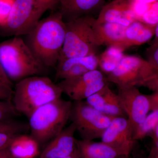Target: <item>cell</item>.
<instances>
[{"label":"cell","mask_w":158,"mask_h":158,"mask_svg":"<svg viewBox=\"0 0 158 158\" xmlns=\"http://www.w3.org/2000/svg\"><path fill=\"white\" fill-rule=\"evenodd\" d=\"M65 35V24L59 11L40 20L33 31L26 35V43L32 52L49 69L56 66Z\"/></svg>","instance_id":"obj_1"},{"label":"cell","mask_w":158,"mask_h":158,"mask_svg":"<svg viewBox=\"0 0 158 158\" xmlns=\"http://www.w3.org/2000/svg\"><path fill=\"white\" fill-rule=\"evenodd\" d=\"M0 64L12 82L30 77L44 76L49 69L36 58L21 37L0 43Z\"/></svg>","instance_id":"obj_2"},{"label":"cell","mask_w":158,"mask_h":158,"mask_svg":"<svg viewBox=\"0 0 158 158\" xmlns=\"http://www.w3.org/2000/svg\"><path fill=\"white\" fill-rule=\"evenodd\" d=\"M62 93L59 85L48 77L35 76L17 82L11 101L18 113L29 118L38 108L61 98Z\"/></svg>","instance_id":"obj_3"},{"label":"cell","mask_w":158,"mask_h":158,"mask_svg":"<svg viewBox=\"0 0 158 158\" xmlns=\"http://www.w3.org/2000/svg\"><path fill=\"white\" fill-rule=\"evenodd\" d=\"M73 102L62 98L35 110L29 119L31 137L40 144L50 141L64 129L70 118Z\"/></svg>","instance_id":"obj_4"},{"label":"cell","mask_w":158,"mask_h":158,"mask_svg":"<svg viewBox=\"0 0 158 158\" xmlns=\"http://www.w3.org/2000/svg\"><path fill=\"white\" fill-rule=\"evenodd\" d=\"M96 19L86 15L65 22V35L59 61L70 58L96 55L98 48Z\"/></svg>","instance_id":"obj_5"},{"label":"cell","mask_w":158,"mask_h":158,"mask_svg":"<svg viewBox=\"0 0 158 158\" xmlns=\"http://www.w3.org/2000/svg\"><path fill=\"white\" fill-rule=\"evenodd\" d=\"M117 88L143 86L158 91V68L135 56L124 55L117 66L106 75Z\"/></svg>","instance_id":"obj_6"},{"label":"cell","mask_w":158,"mask_h":158,"mask_svg":"<svg viewBox=\"0 0 158 158\" xmlns=\"http://www.w3.org/2000/svg\"><path fill=\"white\" fill-rule=\"evenodd\" d=\"M113 117L101 113L83 101H74L70 118L82 140L101 138Z\"/></svg>","instance_id":"obj_7"},{"label":"cell","mask_w":158,"mask_h":158,"mask_svg":"<svg viewBox=\"0 0 158 158\" xmlns=\"http://www.w3.org/2000/svg\"><path fill=\"white\" fill-rule=\"evenodd\" d=\"M43 15L35 0H15L6 23L0 26V36H26L33 31Z\"/></svg>","instance_id":"obj_8"},{"label":"cell","mask_w":158,"mask_h":158,"mask_svg":"<svg viewBox=\"0 0 158 158\" xmlns=\"http://www.w3.org/2000/svg\"><path fill=\"white\" fill-rule=\"evenodd\" d=\"M104 73L98 69L90 71L82 75L62 80L58 85L74 101L86 99L109 84Z\"/></svg>","instance_id":"obj_9"},{"label":"cell","mask_w":158,"mask_h":158,"mask_svg":"<svg viewBox=\"0 0 158 158\" xmlns=\"http://www.w3.org/2000/svg\"><path fill=\"white\" fill-rule=\"evenodd\" d=\"M120 105L130 123L133 132L151 112L148 95L136 87L118 88Z\"/></svg>","instance_id":"obj_10"},{"label":"cell","mask_w":158,"mask_h":158,"mask_svg":"<svg viewBox=\"0 0 158 158\" xmlns=\"http://www.w3.org/2000/svg\"><path fill=\"white\" fill-rule=\"evenodd\" d=\"M133 132L126 117H114L102 136V141L124 151L130 154L136 141Z\"/></svg>","instance_id":"obj_11"},{"label":"cell","mask_w":158,"mask_h":158,"mask_svg":"<svg viewBox=\"0 0 158 158\" xmlns=\"http://www.w3.org/2000/svg\"><path fill=\"white\" fill-rule=\"evenodd\" d=\"M136 0H113L103 6L100 11L96 22L115 23L127 27L137 19L134 13Z\"/></svg>","instance_id":"obj_12"},{"label":"cell","mask_w":158,"mask_h":158,"mask_svg":"<svg viewBox=\"0 0 158 158\" xmlns=\"http://www.w3.org/2000/svg\"><path fill=\"white\" fill-rule=\"evenodd\" d=\"M76 128L72 123L53 138L40 154V158H62L71 154L76 148Z\"/></svg>","instance_id":"obj_13"},{"label":"cell","mask_w":158,"mask_h":158,"mask_svg":"<svg viewBox=\"0 0 158 158\" xmlns=\"http://www.w3.org/2000/svg\"><path fill=\"white\" fill-rule=\"evenodd\" d=\"M98 56L70 58L59 61L56 66V80H65L80 76L90 71L97 69Z\"/></svg>","instance_id":"obj_14"},{"label":"cell","mask_w":158,"mask_h":158,"mask_svg":"<svg viewBox=\"0 0 158 158\" xmlns=\"http://www.w3.org/2000/svg\"><path fill=\"white\" fill-rule=\"evenodd\" d=\"M85 102L97 111L108 116L126 117L118 94L110 89L109 84L86 99Z\"/></svg>","instance_id":"obj_15"},{"label":"cell","mask_w":158,"mask_h":158,"mask_svg":"<svg viewBox=\"0 0 158 158\" xmlns=\"http://www.w3.org/2000/svg\"><path fill=\"white\" fill-rule=\"evenodd\" d=\"M104 0H60L59 11L67 22L90 14L100 8Z\"/></svg>","instance_id":"obj_16"},{"label":"cell","mask_w":158,"mask_h":158,"mask_svg":"<svg viewBox=\"0 0 158 158\" xmlns=\"http://www.w3.org/2000/svg\"><path fill=\"white\" fill-rule=\"evenodd\" d=\"M76 145L81 158H118L130 154L105 142L76 140Z\"/></svg>","instance_id":"obj_17"},{"label":"cell","mask_w":158,"mask_h":158,"mask_svg":"<svg viewBox=\"0 0 158 158\" xmlns=\"http://www.w3.org/2000/svg\"><path fill=\"white\" fill-rule=\"evenodd\" d=\"M127 27L115 23H98L96 20L94 28L98 45L113 47L122 50Z\"/></svg>","instance_id":"obj_18"},{"label":"cell","mask_w":158,"mask_h":158,"mask_svg":"<svg viewBox=\"0 0 158 158\" xmlns=\"http://www.w3.org/2000/svg\"><path fill=\"white\" fill-rule=\"evenodd\" d=\"M156 25L150 24L141 20L135 19L127 27L122 50L135 46L141 45L149 41L155 34Z\"/></svg>","instance_id":"obj_19"},{"label":"cell","mask_w":158,"mask_h":158,"mask_svg":"<svg viewBox=\"0 0 158 158\" xmlns=\"http://www.w3.org/2000/svg\"><path fill=\"white\" fill-rule=\"evenodd\" d=\"M39 144L31 136L18 135L9 149L15 158H34L39 153Z\"/></svg>","instance_id":"obj_20"},{"label":"cell","mask_w":158,"mask_h":158,"mask_svg":"<svg viewBox=\"0 0 158 158\" xmlns=\"http://www.w3.org/2000/svg\"><path fill=\"white\" fill-rule=\"evenodd\" d=\"M123 51L116 48L108 47L98 56V67L106 75L115 69L124 56Z\"/></svg>","instance_id":"obj_21"},{"label":"cell","mask_w":158,"mask_h":158,"mask_svg":"<svg viewBox=\"0 0 158 158\" xmlns=\"http://www.w3.org/2000/svg\"><path fill=\"white\" fill-rule=\"evenodd\" d=\"M157 125L158 110L151 111L134 131L133 139L136 141L144 139Z\"/></svg>","instance_id":"obj_22"},{"label":"cell","mask_w":158,"mask_h":158,"mask_svg":"<svg viewBox=\"0 0 158 158\" xmlns=\"http://www.w3.org/2000/svg\"><path fill=\"white\" fill-rule=\"evenodd\" d=\"M17 115L12 101H0V122L12 119Z\"/></svg>","instance_id":"obj_23"},{"label":"cell","mask_w":158,"mask_h":158,"mask_svg":"<svg viewBox=\"0 0 158 158\" xmlns=\"http://www.w3.org/2000/svg\"><path fill=\"white\" fill-rule=\"evenodd\" d=\"M27 125L12 119L0 122V132L19 134L26 130Z\"/></svg>","instance_id":"obj_24"},{"label":"cell","mask_w":158,"mask_h":158,"mask_svg":"<svg viewBox=\"0 0 158 158\" xmlns=\"http://www.w3.org/2000/svg\"><path fill=\"white\" fill-rule=\"evenodd\" d=\"M144 22L150 24L158 23V2L152 3L150 7L142 15Z\"/></svg>","instance_id":"obj_25"},{"label":"cell","mask_w":158,"mask_h":158,"mask_svg":"<svg viewBox=\"0 0 158 158\" xmlns=\"http://www.w3.org/2000/svg\"><path fill=\"white\" fill-rule=\"evenodd\" d=\"M15 0H0V26L6 23Z\"/></svg>","instance_id":"obj_26"},{"label":"cell","mask_w":158,"mask_h":158,"mask_svg":"<svg viewBox=\"0 0 158 158\" xmlns=\"http://www.w3.org/2000/svg\"><path fill=\"white\" fill-rule=\"evenodd\" d=\"M147 61L154 67L158 68V40L154 39L152 45L147 48Z\"/></svg>","instance_id":"obj_27"},{"label":"cell","mask_w":158,"mask_h":158,"mask_svg":"<svg viewBox=\"0 0 158 158\" xmlns=\"http://www.w3.org/2000/svg\"><path fill=\"white\" fill-rule=\"evenodd\" d=\"M60 1V0H35V2L37 9L44 14L48 10L53 11L57 7H59Z\"/></svg>","instance_id":"obj_28"},{"label":"cell","mask_w":158,"mask_h":158,"mask_svg":"<svg viewBox=\"0 0 158 158\" xmlns=\"http://www.w3.org/2000/svg\"><path fill=\"white\" fill-rule=\"evenodd\" d=\"M19 134L0 132V151L9 148L14 138Z\"/></svg>","instance_id":"obj_29"},{"label":"cell","mask_w":158,"mask_h":158,"mask_svg":"<svg viewBox=\"0 0 158 158\" xmlns=\"http://www.w3.org/2000/svg\"><path fill=\"white\" fill-rule=\"evenodd\" d=\"M13 88L0 82V101L11 100Z\"/></svg>","instance_id":"obj_30"},{"label":"cell","mask_w":158,"mask_h":158,"mask_svg":"<svg viewBox=\"0 0 158 158\" xmlns=\"http://www.w3.org/2000/svg\"><path fill=\"white\" fill-rule=\"evenodd\" d=\"M148 95L151 112L158 110V91L153 92L152 94Z\"/></svg>","instance_id":"obj_31"},{"label":"cell","mask_w":158,"mask_h":158,"mask_svg":"<svg viewBox=\"0 0 158 158\" xmlns=\"http://www.w3.org/2000/svg\"><path fill=\"white\" fill-rule=\"evenodd\" d=\"M0 82L10 86L11 88H13V82L11 81L10 79L7 76L1 64H0Z\"/></svg>","instance_id":"obj_32"},{"label":"cell","mask_w":158,"mask_h":158,"mask_svg":"<svg viewBox=\"0 0 158 158\" xmlns=\"http://www.w3.org/2000/svg\"><path fill=\"white\" fill-rule=\"evenodd\" d=\"M152 139V144L158 146V125L149 133L148 135Z\"/></svg>","instance_id":"obj_33"},{"label":"cell","mask_w":158,"mask_h":158,"mask_svg":"<svg viewBox=\"0 0 158 158\" xmlns=\"http://www.w3.org/2000/svg\"><path fill=\"white\" fill-rule=\"evenodd\" d=\"M147 158H158V146L152 144Z\"/></svg>","instance_id":"obj_34"},{"label":"cell","mask_w":158,"mask_h":158,"mask_svg":"<svg viewBox=\"0 0 158 158\" xmlns=\"http://www.w3.org/2000/svg\"><path fill=\"white\" fill-rule=\"evenodd\" d=\"M0 158H15L11 155L9 150V148L8 149L0 151Z\"/></svg>","instance_id":"obj_35"},{"label":"cell","mask_w":158,"mask_h":158,"mask_svg":"<svg viewBox=\"0 0 158 158\" xmlns=\"http://www.w3.org/2000/svg\"><path fill=\"white\" fill-rule=\"evenodd\" d=\"M62 158H81L78 150L77 148V145L75 149L74 150L73 152L71 154L65 157Z\"/></svg>","instance_id":"obj_36"},{"label":"cell","mask_w":158,"mask_h":158,"mask_svg":"<svg viewBox=\"0 0 158 158\" xmlns=\"http://www.w3.org/2000/svg\"><path fill=\"white\" fill-rule=\"evenodd\" d=\"M136 1H139L141 2L147 3V4H150V3L156 2V0H136Z\"/></svg>","instance_id":"obj_37"},{"label":"cell","mask_w":158,"mask_h":158,"mask_svg":"<svg viewBox=\"0 0 158 158\" xmlns=\"http://www.w3.org/2000/svg\"><path fill=\"white\" fill-rule=\"evenodd\" d=\"M118 158H131V157H130L129 156H123Z\"/></svg>","instance_id":"obj_38"}]
</instances>
